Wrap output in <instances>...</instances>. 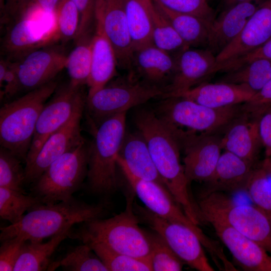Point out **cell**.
<instances>
[{"mask_svg":"<svg viewBox=\"0 0 271 271\" xmlns=\"http://www.w3.org/2000/svg\"><path fill=\"white\" fill-rule=\"evenodd\" d=\"M134 121L167 189L189 218L199 225L200 211L189 191L190 184L181 163V149L177 140L153 109H138Z\"/></svg>","mask_w":271,"mask_h":271,"instance_id":"cell-1","label":"cell"},{"mask_svg":"<svg viewBox=\"0 0 271 271\" xmlns=\"http://www.w3.org/2000/svg\"><path fill=\"white\" fill-rule=\"evenodd\" d=\"M106 205L88 204L74 197L54 204H42L28 211L17 223L1 227L0 240L16 236L43 240L76 224L101 218Z\"/></svg>","mask_w":271,"mask_h":271,"instance_id":"cell-2","label":"cell"},{"mask_svg":"<svg viewBox=\"0 0 271 271\" xmlns=\"http://www.w3.org/2000/svg\"><path fill=\"white\" fill-rule=\"evenodd\" d=\"M244 108V103L214 108L185 98L170 96L162 98L153 109L179 145L189 139L217 134Z\"/></svg>","mask_w":271,"mask_h":271,"instance_id":"cell-3","label":"cell"},{"mask_svg":"<svg viewBox=\"0 0 271 271\" xmlns=\"http://www.w3.org/2000/svg\"><path fill=\"white\" fill-rule=\"evenodd\" d=\"M126 112L115 115L94 129L86 179L92 194L106 198L119 187L117 158L126 133Z\"/></svg>","mask_w":271,"mask_h":271,"instance_id":"cell-4","label":"cell"},{"mask_svg":"<svg viewBox=\"0 0 271 271\" xmlns=\"http://www.w3.org/2000/svg\"><path fill=\"white\" fill-rule=\"evenodd\" d=\"M127 197L123 211L110 218L82 223L76 230L72 228L69 237L81 241H97L117 252L150 259V243L145 230L139 225L140 220L133 209V195Z\"/></svg>","mask_w":271,"mask_h":271,"instance_id":"cell-5","label":"cell"},{"mask_svg":"<svg viewBox=\"0 0 271 271\" xmlns=\"http://www.w3.org/2000/svg\"><path fill=\"white\" fill-rule=\"evenodd\" d=\"M58 86L51 81L5 104L0 109V143L25 163L40 114Z\"/></svg>","mask_w":271,"mask_h":271,"instance_id":"cell-6","label":"cell"},{"mask_svg":"<svg viewBox=\"0 0 271 271\" xmlns=\"http://www.w3.org/2000/svg\"><path fill=\"white\" fill-rule=\"evenodd\" d=\"M117 162L118 168L132 191L144 204L146 208L162 218L184 225L192 230L199 238L217 267L229 264L230 261L220 243L205 234L198 225L189 218L166 188L156 182L136 177L118 156Z\"/></svg>","mask_w":271,"mask_h":271,"instance_id":"cell-7","label":"cell"},{"mask_svg":"<svg viewBox=\"0 0 271 271\" xmlns=\"http://www.w3.org/2000/svg\"><path fill=\"white\" fill-rule=\"evenodd\" d=\"M86 141L53 162L31 184V194L43 204L68 201L81 187L88 171Z\"/></svg>","mask_w":271,"mask_h":271,"instance_id":"cell-8","label":"cell"},{"mask_svg":"<svg viewBox=\"0 0 271 271\" xmlns=\"http://www.w3.org/2000/svg\"><path fill=\"white\" fill-rule=\"evenodd\" d=\"M166 93L165 89L149 84L129 73L126 77L108 83L86 96L85 108L94 129L105 120L152 98H162Z\"/></svg>","mask_w":271,"mask_h":271,"instance_id":"cell-9","label":"cell"},{"mask_svg":"<svg viewBox=\"0 0 271 271\" xmlns=\"http://www.w3.org/2000/svg\"><path fill=\"white\" fill-rule=\"evenodd\" d=\"M203 222L221 221L255 241L271 255V221L255 205L237 204L221 192L196 201Z\"/></svg>","mask_w":271,"mask_h":271,"instance_id":"cell-10","label":"cell"},{"mask_svg":"<svg viewBox=\"0 0 271 271\" xmlns=\"http://www.w3.org/2000/svg\"><path fill=\"white\" fill-rule=\"evenodd\" d=\"M82 87L69 82L58 86L40 114L25 164L35 158L50 135L68 122L78 111L85 108L86 96Z\"/></svg>","mask_w":271,"mask_h":271,"instance_id":"cell-11","label":"cell"},{"mask_svg":"<svg viewBox=\"0 0 271 271\" xmlns=\"http://www.w3.org/2000/svg\"><path fill=\"white\" fill-rule=\"evenodd\" d=\"M133 209L140 220L160 234L185 264L199 271L214 270L201 242L192 230L162 218L137 203H133Z\"/></svg>","mask_w":271,"mask_h":271,"instance_id":"cell-12","label":"cell"},{"mask_svg":"<svg viewBox=\"0 0 271 271\" xmlns=\"http://www.w3.org/2000/svg\"><path fill=\"white\" fill-rule=\"evenodd\" d=\"M94 22L101 25L110 42L117 67L129 71L133 48L123 0H95Z\"/></svg>","mask_w":271,"mask_h":271,"instance_id":"cell-13","label":"cell"},{"mask_svg":"<svg viewBox=\"0 0 271 271\" xmlns=\"http://www.w3.org/2000/svg\"><path fill=\"white\" fill-rule=\"evenodd\" d=\"M84 108L78 111L68 122L50 135L35 158L25 164L26 185L33 183L53 162L85 141L81 128Z\"/></svg>","mask_w":271,"mask_h":271,"instance_id":"cell-14","label":"cell"},{"mask_svg":"<svg viewBox=\"0 0 271 271\" xmlns=\"http://www.w3.org/2000/svg\"><path fill=\"white\" fill-rule=\"evenodd\" d=\"M67 55L56 47L38 48L19 61L20 91H29L54 79L65 68Z\"/></svg>","mask_w":271,"mask_h":271,"instance_id":"cell-15","label":"cell"},{"mask_svg":"<svg viewBox=\"0 0 271 271\" xmlns=\"http://www.w3.org/2000/svg\"><path fill=\"white\" fill-rule=\"evenodd\" d=\"M174 58V74L163 97L202 83L218 72L216 56L208 49L188 48Z\"/></svg>","mask_w":271,"mask_h":271,"instance_id":"cell-16","label":"cell"},{"mask_svg":"<svg viewBox=\"0 0 271 271\" xmlns=\"http://www.w3.org/2000/svg\"><path fill=\"white\" fill-rule=\"evenodd\" d=\"M271 39V0H265L250 17L238 36L216 56L217 64L244 56Z\"/></svg>","mask_w":271,"mask_h":271,"instance_id":"cell-17","label":"cell"},{"mask_svg":"<svg viewBox=\"0 0 271 271\" xmlns=\"http://www.w3.org/2000/svg\"><path fill=\"white\" fill-rule=\"evenodd\" d=\"M244 270L271 271V255L261 246L221 221H206Z\"/></svg>","mask_w":271,"mask_h":271,"instance_id":"cell-18","label":"cell"},{"mask_svg":"<svg viewBox=\"0 0 271 271\" xmlns=\"http://www.w3.org/2000/svg\"><path fill=\"white\" fill-rule=\"evenodd\" d=\"M184 153L187 179L206 182L213 175L221 154V137L213 134L186 140L179 145Z\"/></svg>","mask_w":271,"mask_h":271,"instance_id":"cell-19","label":"cell"},{"mask_svg":"<svg viewBox=\"0 0 271 271\" xmlns=\"http://www.w3.org/2000/svg\"><path fill=\"white\" fill-rule=\"evenodd\" d=\"M224 131V135L221 137L222 149L254 164L262 146L257 113L244 106L243 112Z\"/></svg>","mask_w":271,"mask_h":271,"instance_id":"cell-20","label":"cell"},{"mask_svg":"<svg viewBox=\"0 0 271 271\" xmlns=\"http://www.w3.org/2000/svg\"><path fill=\"white\" fill-rule=\"evenodd\" d=\"M175 69L174 58L151 44L134 50L129 73L149 84L165 89L167 92Z\"/></svg>","mask_w":271,"mask_h":271,"instance_id":"cell-21","label":"cell"},{"mask_svg":"<svg viewBox=\"0 0 271 271\" xmlns=\"http://www.w3.org/2000/svg\"><path fill=\"white\" fill-rule=\"evenodd\" d=\"M262 2L249 1L224 10L210 26L208 49L215 56L224 50L238 36Z\"/></svg>","mask_w":271,"mask_h":271,"instance_id":"cell-22","label":"cell"},{"mask_svg":"<svg viewBox=\"0 0 271 271\" xmlns=\"http://www.w3.org/2000/svg\"><path fill=\"white\" fill-rule=\"evenodd\" d=\"M254 93L247 87L224 82H203L190 89L168 94L170 97L185 98L201 105L214 108L245 103Z\"/></svg>","mask_w":271,"mask_h":271,"instance_id":"cell-23","label":"cell"},{"mask_svg":"<svg viewBox=\"0 0 271 271\" xmlns=\"http://www.w3.org/2000/svg\"><path fill=\"white\" fill-rule=\"evenodd\" d=\"M253 165L228 151L222 153L211 178L200 197L218 192H236L245 189Z\"/></svg>","mask_w":271,"mask_h":271,"instance_id":"cell-24","label":"cell"},{"mask_svg":"<svg viewBox=\"0 0 271 271\" xmlns=\"http://www.w3.org/2000/svg\"><path fill=\"white\" fill-rule=\"evenodd\" d=\"M4 36L1 51L6 58L19 61L31 52L44 45L42 32L36 21L29 18L27 13L9 21Z\"/></svg>","mask_w":271,"mask_h":271,"instance_id":"cell-25","label":"cell"},{"mask_svg":"<svg viewBox=\"0 0 271 271\" xmlns=\"http://www.w3.org/2000/svg\"><path fill=\"white\" fill-rule=\"evenodd\" d=\"M95 22L92 38L91 69L87 85V97L102 88L114 77L117 63L113 48L101 25Z\"/></svg>","mask_w":271,"mask_h":271,"instance_id":"cell-26","label":"cell"},{"mask_svg":"<svg viewBox=\"0 0 271 271\" xmlns=\"http://www.w3.org/2000/svg\"><path fill=\"white\" fill-rule=\"evenodd\" d=\"M118 157L136 177L156 182L166 188L155 165L147 143L138 130L125 133Z\"/></svg>","mask_w":271,"mask_h":271,"instance_id":"cell-27","label":"cell"},{"mask_svg":"<svg viewBox=\"0 0 271 271\" xmlns=\"http://www.w3.org/2000/svg\"><path fill=\"white\" fill-rule=\"evenodd\" d=\"M72 228L54 235L46 242L43 240H26L13 271L48 270L53 254L60 244L69 237Z\"/></svg>","mask_w":271,"mask_h":271,"instance_id":"cell-28","label":"cell"},{"mask_svg":"<svg viewBox=\"0 0 271 271\" xmlns=\"http://www.w3.org/2000/svg\"><path fill=\"white\" fill-rule=\"evenodd\" d=\"M156 4L187 46H208L211 24L196 16L174 12Z\"/></svg>","mask_w":271,"mask_h":271,"instance_id":"cell-29","label":"cell"},{"mask_svg":"<svg viewBox=\"0 0 271 271\" xmlns=\"http://www.w3.org/2000/svg\"><path fill=\"white\" fill-rule=\"evenodd\" d=\"M134 50L152 43L151 0H123Z\"/></svg>","mask_w":271,"mask_h":271,"instance_id":"cell-30","label":"cell"},{"mask_svg":"<svg viewBox=\"0 0 271 271\" xmlns=\"http://www.w3.org/2000/svg\"><path fill=\"white\" fill-rule=\"evenodd\" d=\"M226 73L220 82L244 86L255 94L271 80V59L257 58Z\"/></svg>","mask_w":271,"mask_h":271,"instance_id":"cell-31","label":"cell"},{"mask_svg":"<svg viewBox=\"0 0 271 271\" xmlns=\"http://www.w3.org/2000/svg\"><path fill=\"white\" fill-rule=\"evenodd\" d=\"M152 43L159 49L173 57L183 50L190 48L184 43L169 20L156 4L151 0Z\"/></svg>","mask_w":271,"mask_h":271,"instance_id":"cell-32","label":"cell"},{"mask_svg":"<svg viewBox=\"0 0 271 271\" xmlns=\"http://www.w3.org/2000/svg\"><path fill=\"white\" fill-rule=\"evenodd\" d=\"M82 242L90 247L108 271L153 270L150 259L133 257L117 252L97 241L84 240Z\"/></svg>","mask_w":271,"mask_h":271,"instance_id":"cell-33","label":"cell"},{"mask_svg":"<svg viewBox=\"0 0 271 271\" xmlns=\"http://www.w3.org/2000/svg\"><path fill=\"white\" fill-rule=\"evenodd\" d=\"M93 35L75 43V47L67 55L65 68L69 82L75 86L87 85L91 64Z\"/></svg>","mask_w":271,"mask_h":271,"instance_id":"cell-34","label":"cell"},{"mask_svg":"<svg viewBox=\"0 0 271 271\" xmlns=\"http://www.w3.org/2000/svg\"><path fill=\"white\" fill-rule=\"evenodd\" d=\"M59 266L68 271H108L90 247L83 243L69 249L59 261L51 262L48 270Z\"/></svg>","mask_w":271,"mask_h":271,"instance_id":"cell-35","label":"cell"},{"mask_svg":"<svg viewBox=\"0 0 271 271\" xmlns=\"http://www.w3.org/2000/svg\"><path fill=\"white\" fill-rule=\"evenodd\" d=\"M42 204L31 194L0 187V216L11 224L17 223L26 211Z\"/></svg>","mask_w":271,"mask_h":271,"instance_id":"cell-36","label":"cell"},{"mask_svg":"<svg viewBox=\"0 0 271 271\" xmlns=\"http://www.w3.org/2000/svg\"><path fill=\"white\" fill-rule=\"evenodd\" d=\"M150 249L153 270L180 271L185 264L173 251L164 239L156 231L145 230Z\"/></svg>","mask_w":271,"mask_h":271,"instance_id":"cell-37","label":"cell"},{"mask_svg":"<svg viewBox=\"0 0 271 271\" xmlns=\"http://www.w3.org/2000/svg\"><path fill=\"white\" fill-rule=\"evenodd\" d=\"M269 177V174L261 167L253 168L245 190L254 205L271 221V185Z\"/></svg>","mask_w":271,"mask_h":271,"instance_id":"cell-38","label":"cell"},{"mask_svg":"<svg viewBox=\"0 0 271 271\" xmlns=\"http://www.w3.org/2000/svg\"><path fill=\"white\" fill-rule=\"evenodd\" d=\"M22 161L9 150L0 149V187L25 193V168Z\"/></svg>","mask_w":271,"mask_h":271,"instance_id":"cell-39","label":"cell"},{"mask_svg":"<svg viewBox=\"0 0 271 271\" xmlns=\"http://www.w3.org/2000/svg\"><path fill=\"white\" fill-rule=\"evenodd\" d=\"M57 34L63 43L74 40L78 31L80 14L71 0H61L54 13Z\"/></svg>","mask_w":271,"mask_h":271,"instance_id":"cell-40","label":"cell"},{"mask_svg":"<svg viewBox=\"0 0 271 271\" xmlns=\"http://www.w3.org/2000/svg\"><path fill=\"white\" fill-rule=\"evenodd\" d=\"M171 11L199 17L210 24L214 18V11L207 0H152Z\"/></svg>","mask_w":271,"mask_h":271,"instance_id":"cell-41","label":"cell"},{"mask_svg":"<svg viewBox=\"0 0 271 271\" xmlns=\"http://www.w3.org/2000/svg\"><path fill=\"white\" fill-rule=\"evenodd\" d=\"M26 241V239L23 237L16 236L1 241V271L14 270Z\"/></svg>","mask_w":271,"mask_h":271,"instance_id":"cell-42","label":"cell"},{"mask_svg":"<svg viewBox=\"0 0 271 271\" xmlns=\"http://www.w3.org/2000/svg\"><path fill=\"white\" fill-rule=\"evenodd\" d=\"M75 5L80 14V22L75 44L92 35L91 30L94 22L95 0H71Z\"/></svg>","mask_w":271,"mask_h":271,"instance_id":"cell-43","label":"cell"},{"mask_svg":"<svg viewBox=\"0 0 271 271\" xmlns=\"http://www.w3.org/2000/svg\"><path fill=\"white\" fill-rule=\"evenodd\" d=\"M258 115V130L265 158L271 157V104L253 110Z\"/></svg>","mask_w":271,"mask_h":271,"instance_id":"cell-44","label":"cell"},{"mask_svg":"<svg viewBox=\"0 0 271 271\" xmlns=\"http://www.w3.org/2000/svg\"><path fill=\"white\" fill-rule=\"evenodd\" d=\"M260 58L271 59V39L254 51L225 62L224 66L227 70H231L251 60Z\"/></svg>","mask_w":271,"mask_h":271,"instance_id":"cell-45","label":"cell"},{"mask_svg":"<svg viewBox=\"0 0 271 271\" xmlns=\"http://www.w3.org/2000/svg\"><path fill=\"white\" fill-rule=\"evenodd\" d=\"M18 63L19 61L9 60L8 68L2 86L4 87L3 96L11 97L19 92Z\"/></svg>","mask_w":271,"mask_h":271,"instance_id":"cell-46","label":"cell"},{"mask_svg":"<svg viewBox=\"0 0 271 271\" xmlns=\"http://www.w3.org/2000/svg\"><path fill=\"white\" fill-rule=\"evenodd\" d=\"M271 104V80L251 98L244 103L246 108L251 110L258 109Z\"/></svg>","mask_w":271,"mask_h":271,"instance_id":"cell-47","label":"cell"},{"mask_svg":"<svg viewBox=\"0 0 271 271\" xmlns=\"http://www.w3.org/2000/svg\"><path fill=\"white\" fill-rule=\"evenodd\" d=\"M29 0H6L4 15L1 17L3 22H9L23 15Z\"/></svg>","mask_w":271,"mask_h":271,"instance_id":"cell-48","label":"cell"},{"mask_svg":"<svg viewBox=\"0 0 271 271\" xmlns=\"http://www.w3.org/2000/svg\"><path fill=\"white\" fill-rule=\"evenodd\" d=\"M61 0H29L25 13L34 6L48 13H55Z\"/></svg>","mask_w":271,"mask_h":271,"instance_id":"cell-49","label":"cell"},{"mask_svg":"<svg viewBox=\"0 0 271 271\" xmlns=\"http://www.w3.org/2000/svg\"><path fill=\"white\" fill-rule=\"evenodd\" d=\"M9 60L6 58H2L0 61V86L3 85L4 79L8 68Z\"/></svg>","mask_w":271,"mask_h":271,"instance_id":"cell-50","label":"cell"},{"mask_svg":"<svg viewBox=\"0 0 271 271\" xmlns=\"http://www.w3.org/2000/svg\"><path fill=\"white\" fill-rule=\"evenodd\" d=\"M253 1H262V0H223L224 10L239 3Z\"/></svg>","mask_w":271,"mask_h":271,"instance_id":"cell-51","label":"cell"},{"mask_svg":"<svg viewBox=\"0 0 271 271\" xmlns=\"http://www.w3.org/2000/svg\"><path fill=\"white\" fill-rule=\"evenodd\" d=\"M261 167L263 168L267 173L271 175V157L265 158L262 162Z\"/></svg>","mask_w":271,"mask_h":271,"instance_id":"cell-52","label":"cell"},{"mask_svg":"<svg viewBox=\"0 0 271 271\" xmlns=\"http://www.w3.org/2000/svg\"><path fill=\"white\" fill-rule=\"evenodd\" d=\"M6 0H0L1 14L2 16L4 15L5 11Z\"/></svg>","mask_w":271,"mask_h":271,"instance_id":"cell-53","label":"cell"}]
</instances>
